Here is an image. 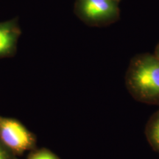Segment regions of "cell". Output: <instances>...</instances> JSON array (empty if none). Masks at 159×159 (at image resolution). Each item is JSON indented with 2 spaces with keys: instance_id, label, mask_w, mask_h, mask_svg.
<instances>
[{
  "instance_id": "cell-1",
  "label": "cell",
  "mask_w": 159,
  "mask_h": 159,
  "mask_svg": "<svg viewBox=\"0 0 159 159\" xmlns=\"http://www.w3.org/2000/svg\"><path fill=\"white\" fill-rule=\"evenodd\" d=\"M125 85L136 100L159 105V59L142 53L131 59L125 74Z\"/></svg>"
},
{
  "instance_id": "cell-2",
  "label": "cell",
  "mask_w": 159,
  "mask_h": 159,
  "mask_svg": "<svg viewBox=\"0 0 159 159\" xmlns=\"http://www.w3.org/2000/svg\"><path fill=\"white\" fill-rule=\"evenodd\" d=\"M116 0H75L74 12L82 22L90 27H105L120 17Z\"/></svg>"
},
{
  "instance_id": "cell-3",
  "label": "cell",
  "mask_w": 159,
  "mask_h": 159,
  "mask_svg": "<svg viewBox=\"0 0 159 159\" xmlns=\"http://www.w3.org/2000/svg\"><path fill=\"white\" fill-rule=\"evenodd\" d=\"M0 141L14 156L33 150L36 138L21 122L0 115Z\"/></svg>"
},
{
  "instance_id": "cell-4",
  "label": "cell",
  "mask_w": 159,
  "mask_h": 159,
  "mask_svg": "<svg viewBox=\"0 0 159 159\" xmlns=\"http://www.w3.org/2000/svg\"><path fill=\"white\" fill-rule=\"evenodd\" d=\"M21 35L19 18L0 21V59L12 57L16 54Z\"/></svg>"
},
{
  "instance_id": "cell-5",
  "label": "cell",
  "mask_w": 159,
  "mask_h": 159,
  "mask_svg": "<svg viewBox=\"0 0 159 159\" xmlns=\"http://www.w3.org/2000/svg\"><path fill=\"white\" fill-rule=\"evenodd\" d=\"M145 135L152 150L159 153V110L150 117L147 123Z\"/></svg>"
},
{
  "instance_id": "cell-6",
  "label": "cell",
  "mask_w": 159,
  "mask_h": 159,
  "mask_svg": "<svg viewBox=\"0 0 159 159\" xmlns=\"http://www.w3.org/2000/svg\"><path fill=\"white\" fill-rule=\"evenodd\" d=\"M27 159H60V158L51 150L43 148L33 151Z\"/></svg>"
},
{
  "instance_id": "cell-7",
  "label": "cell",
  "mask_w": 159,
  "mask_h": 159,
  "mask_svg": "<svg viewBox=\"0 0 159 159\" xmlns=\"http://www.w3.org/2000/svg\"><path fill=\"white\" fill-rule=\"evenodd\" d=\"M0 159H16V156L2 144L0 141Z\"/></svg>"
},
{
  "instance_id": "cell-8",
  "label": "cell",
  "mask_w": 159,
  "mask_h": 159,
  "mask_svg": "<svg viewBox=\"0 0 159 159\" xmlns=\"http://www.w3.org/2000/svg\"><path fill=\"white\" fill-rule=\"evenodd\" d=\"M153 54L159 59V43H158V45L156 46V49H155V52Z\"/></svg>"
},
{
  "instance_id": "cell-9",
  "label": "cell",
  "mask_w": 159,
  "mask_h": 159,
  "mask_svg": "<svg viewBox=\"0 0 159 159\" xmlns=\"http://www.w3.org/2000/svg\"><path fill=\"white\" fill-rule=\"evenodd\" d=\"M116 1H118V2H120V1H121V0H116Z\"/></svg>"
}]
</instances>
